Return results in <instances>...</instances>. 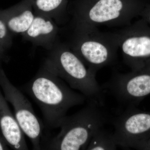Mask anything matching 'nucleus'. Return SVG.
Returning a JSON list of instances; mask_svg holds the SVG:
<instances>
[{"label": "nucleus", "mask_w": 150, "mask_h": 150, "mask_svg": "<svg viewBox=\"0 0 150 150\" xmlns=\"http://www.w3.org/2000/svg\"><path fill=\"white\" fill-rule=\"evenodd\" d=\"M23 89L38 105L45 124L51 129L60 128L68 110L86 99L65 83L46 61Z\"/></svg>", "instance_id": "nucleus-1"}, {"label": "nucleus", "mask_w": 150, "mask_h": 150, "mask_svg": "<svg viewBox=\"0 0 150 150\" xmlns=\"http://www.w3.org/2000/svg\"><path fill=\"white\" fill-rule=\"evenodd\" d=\"M0 88L13 108L14 116L23 134L30 140L32 150H42L43 126L31 103L21 90L11 82L0 65Z\"/></svg>", "instance_id": "nucleus-6"}, {"label": "nucleus", "mask_w": 150, "mask_h": 150, "mask_svg": "<svg viewBox=\"0 0 150 150\" xmlns=\"http://www.w3.org/2000/svg\"><path fill=\"white\" fill-rule=\"evenodd\" d=\"M0 88V130L6 144L13 150H29L25 135L12 113Z\"/></svg>", "instance_id": "nucleus-11"}, {"label": "nucleus", "mask_w": 150, "mask_h": 150, "mask_svg": "<svg viewBox=\"0 0 150 150\" xmlns=\"http://www.w3.org/2000/svg\"><path fill=\"white\" fill-rule=\"evenodd\" d=\"M124 149V150H135L132 149H128V148H123Z\"/></svg>", "instance_id": "nucleus-20"}, {"label": "nucleus", "mask_w": 150, "mask_h": 150, "mask_svg": "<svg viewBox=\"0 0 150 150\" xmlns=\"http://www.w3.org/2000/svg\"><path fill=\"white\" fill-rule=\"evenodd\" d=\"M144 14L146 15V16L149 18L150 21V8L145 10L144 11Z\"/></svg>", "instance_id": "nucleus-18"}, {"label": "nucleus", "mask_w": 150, "mask_h": 150, "mask_svg": "<svg viewBox=\"0 0 150 150\" xmlns=\"http://www.w3.org/2000/svg\"><path fill=\"white\" fill-rule=\"evenodd\" d=\"M5 51H3L1 49H0V61H4V60H6L5 59L4 57V53Z\"/></svg>", "instance_id": "nucleus-19"}, {"label": "nucleus", "mask_w": 150, "mask_h": 150, "mask_svg": "<svg viewBox=\"0 0 150 150\" xmlns=\"http://www.w3.org/2000/svg\"><path fill=\"white\" fill-rule=\"evenodd\" d=\"M105 88L127 107L136 106L150 95V63L130 73H115Z\"/></svg>", "instance_id": "nucleus-8"}, {"label": "nucleus", "mask_w": 150, "mask_h": 150, "mask_svg": "<svg viewBox=\"0 0 150 150\" xmlns=\"http://www.w3.org/2000/svg\"><path fill=\"white\" fill-rule=\"evenodd\" d=\"M103 105L88 101L77 112L67 116L55 137H44L42 150H86L96 134L108 121Z\"/></svg>", "instance_id": "nucleus-3"}, {"label": "nucleus", "mask_w": 150, "mask_h": 150, "mask_svg": "<svg viewBox=\"0 0 150 150\" xmlns=\"http://www.w3.org/2000/svg\"><path fill=\"white\" fill-rule=\"evenodd\" d=\"M0 150H10L8 146L6 144L0 131Z\"/></svg>", "instance_id": "nucleus-16"}, {"label": "nucleus", "mask_w": 150, "mask_h": 150, "mask_svg": "<svg viewBox=\"0 0 150 150\" xmlns=\"http://www.w3.org/2000/svg\"><path fill=\"white\" fill-rule=\"evenodd\" d=\"M59 31L58 25L52 19L35 14L31 25L21 35L23 40L29 41L34 46L50 51L59 40Z\"/></svg>", "instance_id": "nucleus-10"}, {"label": "nucleus", "mask_w": 150, "mask_h": 150, "mask_svg": "<svg viewBox=\"0 0 150 150\" xmlns=\"http://www.w3.org/2000/svg\"><path fill=\"white\" fill-rule=\"evenodd\" d=\"M141 150H150V139L143 146Z\"/></svg>", "instance_id": "nucleus-17"}, {"label": "nucleus", "mask_w": 150, "mask_h": 150, "mask_svg": "<svg viewBox=\"0 0 150 150\" xmlns=\"http://www.w3.org/2000/svg\"><path fill=\"white\" fill-rule=\"evenodd\" d=\"M112 123V137L117 146L141 150L150 139V112L136 106L128 107L113 119Z\"/></svg>", "instance_id": "nucleus-7"}, {"label": "nucleus", "mask_w": 150, "mask_h": 150, "mask_svg": "<svg viewBox=\"0 0 150 150\" xmlns=\"http://www.w3.org/2000/svg\"><path fill=\"white\" fill-rule=\"evenodd\" d=\"M35 15L48 17L59 25L70 20L68 0H29Z\"/></svg>", "instance_id": "nucleus-13"}, {"label": "nucleus", "mask_w": 150, "mask_h": 150, "mask_svg": "<svg viewBox=\"0 0 150 150\" xmlns=\"http://www.w3.org/2000/svg\"><path fill=\"white\" fill-rule=\"evenodd\" d=\"M116 32L125 64L132 71L141 69L144 65L143 59L150 56V35L140 32L137 25H130Z\"/></svg>", "instance_id": "nucleus-9"}, {"label": "nucleus", "mask_w": 150, "mask_h": 150, "mask_svg": "<svg viewBox=\"0 0 150 150\" xmlns=\"http://www.w3.org/2000/svg\"><path fill=\"white\" fill-rule=\"evenodd\" d=\"M144 8L139 0H74L68 11L73 32L105 25L126 27Z\"/></svg>", "instance_id": "nucleus-2"}, {"label": "nucleus", "mask_w": 150, "mask_h": 150, "mask_svg": "<svg viewBox=\"0 0 150 150\" xmlns=\"http://www.w3.org/2000/svg\"><path fill=\"white\" fill-rule=\"evenodd\" d=\"M35 17L29 0L21 1L6 9L0 10V18L11 33L22 35L27 31Z\"/></svg>", "instance_id": "nucleus-12"}, {"label": "nucleus", "mask_w": 150, "mask_h": 150, "mask_svg": "<svg viewBox=\"0 0 150 150\" xmlns=\"http://www.w3.org/2000/svg\"><path fill=\"white\" fill-rule=\"evenodd\" d=\"M45 61L58 77L88 101L103 105V92L93 72L70 48L58 40Z\"/></svg>", "instance_id": "nucleus-4"}, {"label": "nucleus", "mask_w": 150, "mask_h": 150, "mask_svg": "<svg viewBox=\"0 0 150 150\" xmlns=\"http://www.w3.org/2000/svg\"><path fill=\"white\" fill-rule=\"evenodd\" d=\"M90 70L95 74L103 67L113 65L119 50L117 32H104L97 27L73 32L67 43Z\"/></svg>", "instance_id": "nucleus-5"}, {"label": "nucleus", "mask_w": 150, "mask_h": 150, "mask_svg": "<svg viewBox=\"0 0 150 150\" xmlns=\"http://www.w3.org/2000/svg\"><path fill=\"white\" fill-rule=\"evenodd\" d=\"M117 146L112 133L103 128L96 134L86 150H116Z\"/></svg>", "instance_id": "nucleus-14"}, {"label": "nucleus", "mask_w": 150, "mask_h": 150, "mask_svg": "<svg viewBox=\"0 0 150 150\" xmlns=\"http://www.w3.org/2000/svg\"><path fill=\"white\" fill-rule=\"evenodd\" d=\"M12 33L0 18V49L5 51L12 44Z\"/></svg>", "instance_id": "nucleus-15"}]
</instances>
